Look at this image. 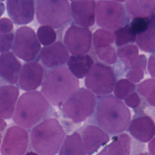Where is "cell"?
Instances as JSON below:
<instances>
[{
    "mask_svg": "<svg viewBox=\"0 0 155 155\" xmlns=\"http://www.w3.org/2000/svg\"><path fill=\"white\" fill-rule=\"evenodd\" d=\"M94 118L97 126L111 135L124 132L131 120L130 110L125 104L111 94L97 100Z\"/></svg>",
    "mask_w": 155,
    "mask_h": 155,
    "instance_id": "1",
    "label": "cell"
},
{
    "mask_svg": "<svg viewBox=\"0 0 155 155\" xmlns=\"http://www.w3.org/2000/svg\"><path fill=\"white\" fill-rule=\"evenodd\" d=\"M79 87L78 78L68 67L61 66L50 69L45 74L41 92L54 106L62 105Z\"/></svg>",
    "mask_w": 155,
    "mask_h": 155,
    "instance_id": "2",
    "label": "cell"
},
{
    "mask_svg": "<svg viewBox=\"0 0 155 155\" xmlns=\"http://www.w3.org/2000/svg\"><path fill=\"white\" fill-rule=\"evenodd\" d=\"M41 91H26L19 97L13 120L25 129H30L47 118L51 106Z\"/></svg>",
    "mask_w": 155,
    "mask_h": 155,
    "instance_id": "3",
    "label": "cell"
},
{
    "mask_svg": "<svg viewBox=\"0 0 155 155\" xmlns=\"http://www.w3.org/2000/svg\"><path fill=\"white\" fill-rule=\"evenodd\" d=\"M65 137L64 130L55 118H46L31 130L32 149L39 155H56Z\"/></svg>",
    "mask_w": 155,
    "mask_h": 155,
    "instance_id": "4",
    "label": "cell"
},
{
    "mask_svg": "<svg viewBox=\"0 0 155 155\" xmlns=\"http://www.w3.org/2000/svg\"><path fill=\"white\" fill-rule=\"evenodd\" d=\"M97 101L96 95L89 89L79 88L62 105V115L74 123H81L94 114Z\"/></svg>",
    "mask_w": 155,
    "mask_h": 155,
    "instance_id": "5",
    "label": "cell"
},
{
    "mask_svg": "<svg viewBox=\"0 0 155 155\" xmlns=\"http://www.w3.org/2000/svg\"><path fill=\"white\" fill-rule=\"evenodd\" d=\"M71 6L67 0H37L36 16L38 22L59 28L70 19Z\"/></svg>",
    "mask_w": 155,
    "mask_h": 155,
    "instance_id": "6",
    "label": "cell"
},
{
    "mask_svg": "<svg viewBox=\"0 0 155 155\" xmlns=\"http://www.w3.org/2000/svg\"><path fill=\"white\" fill-rule=\"evenodd\" d=\"M116 82V75L113 68L102 62L93 64L84 81L86 88L99 97L111 94Z\"/></svg>",
    "mask_w": 155,
    "mask_h": 155,
    "instance_id": "7",
    "label": "cell"
},
{
    "mask_svg": "<svg viewBox=\"0 0 155 155\" xmlns=\"http://www.w3.org/2000/svg\"><path fill=\"white\" fill-rule=\"evenodd\" d=\"M127 11L119 2L99 0L96 6V21L102 28L116 31L127 24Z\"/></svg>",
    "mask_w": 155,
    "mask_h": 155,
    "instance_id": "8",
    "label": "cell"
},
{
    "mask_svg": "<svg viewBox=\"0 0 155 155\" xmlns=\"http://www.w3.org/2000/svg\"><path fill=\"white\" fill-rule=\"evenodd\" d=\"M41 50V43L31 27L22 26L16 30L12 51L18 58L26 62L34 61Z\"/></svg>",
    "mask_w": 155,
    "mask_h": 155,
    "instance_id": "9",
    "label": "cell"
},
{
    "mask_svg": "<svg viewBox=\"0 0 155 155\" xmlns=\"http://www.w3.org/2000/svg\"><path fill=\"white\" fill-rule=\"evenodd\" d=\"M93 41L92 34L87 27L77 25H70L66 30L64 44L70 53L73 55L83 54L88 53Z\"/></svg>",
    "mask_w": 155,
    "mask_h": 155,
    "instance_id": "10",
    "label": "cell"
},
{
    "mask_svg": "<svg viewBox=\"0 0 155 155\" xmlns=\"http://www.w3.org/2000/svg\"><path fill=\"white\" fill-rule=\"evenodd\" d=\"M29 137L26 129L18 125L9 127L1 147L2 155H24L28 145Z\"/></svg>",
    "mask_w": 155,
    "mask_h": 155,
    "instance_id": "11",
    "label": "cell"
},
{
    "mask_svg": "<svg viewBox=\"0 0 155 155\" xmlns=\"http://www.w3.org/2000/svg\"><path fill=\"white\" fill-rule=\"evenodd\" d=\"M44 76V68L41 64L35 61L27 62L22 67L18 84L24 91H34L42 85Z\"/></svg>",
    "mask_w": 155,
    "mask_h": 155,
    "instance_id": "12",
    "label": "cell"
},
{
    "mask_svg": "<svg viewBox=\"0 0 155 155\" xmlns=\"http://www.w3.org/2000/svg\"><path fill=\"white\" fill-rule=\"evenodd\" d=\"M7 13L16 25H25L34 19L36 13L33 0H6Z\"/></svg>",
    "mask_w": 155,
    "mask_h": 155,
    "instance_id": "13",
    "label": "cell"
},
{
    "mask_svg": "<svg viewBox=\"0 0 155 155\" xmlns=\"http://www.w3.org/2000/svg\"><path fill=\"white\" fill-rule=\"evenodd\" d=\"M70 52L64 44L60 41L44 46L41 50L39 58L47 68L51 69L64 66L68 60Z\"/></svg>",
    "mask_w": 155,
    "mask_h": 155,
    "instance_id": "14",
    "label": "cell"
},
{
    "mask_svg": "<svg viewBox=\"0 0 155 155\" xmlns=\"http://www.w3.org/2000/svg\"><path fill=\"white\" fill-rule=\"evenodd\" d=\"M128 130L136 140L141 142H148L155 136V122L148 115L139 113L131 120Z\"/></svg>",
    "mask_w": 155,
    "mask_h": 155,
    "instance_id": "15",
    "label": "cell"
},
{
    "mask_svg": "<svg viewBox=\"0 0 155 155\" xmlns=\"http://www.w3.org/2000/svg\"><path fill=\"white\" fill-rule=\"evenodd\" d=\"M81 135L87 155H92L110 140L109 134L97 125H85Z\"/></svg>",
    "mask_w": 155,
    "mask_h": 155,
    "instance_id": "16",
    "label": "cell"
},
{
    "mask_svg": "<svg viewBox=\"0 0 155 155\" xmlns=\"http://www.w3.org/2000/svg\"><path fill=\"white\" fill-rule=\"evenodd\" d=\"M70 6L71 16L77 25L88 28L94 24L96 4L93 0L73 1Z\"/></svg>",
    "mask_w": 155,
    "mask_h": 155,
    "instance_id": "17",
    "label": "cell"
},
{
    "mask_svg": "<svg viewBox=\"0 0 155 155\" xmlns=\"http://www.w3.org/2000/svg\"><path fill=\"white\" fill-rule=\"evenodd\" d=\"M12 52L1 53L0 56V76L2 80L9 84L18 82L22 65Z\"/></svg>",
    "mask_w": 155,
    "mask_h": 155,
    "instance_id": "18",
    "label": "cell"
},
{
    "mask_svg": "<svg viewBox=\"0 0 155 155\" xmlns=\"http://www.w3.org/2000/svg\"><path fill=\"white\" fill-rule=\"evenodd\" d=\"M19 88L13 84L3 85L0 88V115L4 119L13 117L19 99Z\"/></svg>",
    "mask_w": 155,
    "mask_h": 155,
    "instance_id": "19",
    "label": "cell"
},
{
    "mask_svg": "<svg viewBox=\"0 0 155 155\" xmlns=\"http://www.w3.org/2000/svg\"><path fill=\"white\" fill-rule=\"evenodd\" d=\"M67 67L72 74L78 79L87 76L93 65L94 61L88 54L70 56L67 61Z\"/></svg>",
    "mask_w": 155,
    "mask_h": 155,
    "instance_id": "20",
    "label": "cell"
},
{
    "mask_svg": "<svg viewBox=\"0 0 155 155\" xmlns=\"http://www.w3.org/2000/svg\"><path fill=\"white\" fill-rule=\"evenodd\" d=\"M126 10L133 18H149L155 12V0H126Z\"/></svg>",
    "mask_w": 155,
    "mask_h": 155,
    "instance_id": "21",
    "label": "cell"
},
{
    "mask_svg": "<svg viewBox=\"0 0 155 155\" xmlns=\"http://www.w3.org/2000/svg\"><path fill=\"white\" fill-rule=\"evenodd\" d=\"M59 155H87L81 134L76 131L66 136Z\"/></svg>",
    "mask_w": 155,
    "mask_h": 155,
    "instance_id": "22",
    "label": "cell"
},
{
    "mask_svg": "<svg viewBox=\"0 0 155 155\" xmlns=\"http://www.w3.org/2000/svg\"><path fill=\"white\" fill-rule=\"evenodd\" d=\"M131 140L130 136L126 133L116 135L112 142L107 146L106 155H130Z\"/></svg>",
    "mask_w": 155,
    "mask_h": 155,
    "instance_id": "23",
    "label": "cell"
},
{
    "mask_svg": "<svg viewBox=\"0 0 155 155\" xmlns=\"http://www.w3.org/2000/svg\"><path fill=\"white\" fill-rule=\"evenodd\" d=\"M117 57L124 65L126 70L135 63L139 56V50L137 45L129 44L119 47L117 50Z\"/></svg>",
    "mask_w": 155,
    "mask_h": 155,
    "instance_id": "24",
    "label": "cell"
},
{
    "mask_svg": "<svg viewBox=\"0 0 155 155\" xmlns=\"http://www.w3.org/2000/svg\"><path fill=\"white\" fill-rule=\"evenodd\" d=\"M136 42L140 50L146 53H155V29L149 27L137 35Z\"/></svg>",
    "mask_w": 155,
    "mask_h": 155,
    "instance_id": "25",
    "label": "cell"
},
{
    "mask_svg": "<svg viewBox=\"0 0 155 155\" xmlns=\"http://www.w3.org/2000/svg\"><path fill=\"white\" fill-rule=\"evenodd\" d=\"M147 63V57L144 54H139L137 61L127 71V78L134 83L139 82L144 77Z\"/></svg>",
    "mask_w": 155,
    "mask_h": 155,
    "instance_id": "26",
    "label": "cell"
},
{
    "mask_svg": "<svg viewBox=\"0 0 155 155\" xmlns=\"http://www.w3.org/2000/svg\"><path fill=\"white\" fill-rule=\"evenodd\" d=\"M137 91L150 105L155 107V78H149L139 83Z\"/></svg>",
    "mask_w": 155,
    "mask_h": 155,
    "instance_id": "27",
    "label": "cell"
},
{
    "mask_svg": "<svg viewBox=\"0 0 155 155\" xmlns=\"http://www.w3.org/2000/svg\"><path fill=\"white\" fill-rule=\"evenodd\" d=\"M115 43L118 47L136 42L137 35L133 31L130 24H126L114 31Z\"/></svg>",
    "mask_w": 155,
    "mask_h": 155,
    "instance_id": "28",
    "label": "cell"
},
{
    "mask_svg": "<svg viewBox=\"0 0 155 155\" xmlns=\"http://www.w3.org/2000/svg\"><path fill=\"white\" fill-rule=\"evenodd\" d=\"M136 88H137V87L134 82L127 78H123L116 82L113 93L117 98L124 100L129 94L135 91Z\"/></svg>",
    "mask_w": 155,
    "mask_h": 155,
    "instance_id": "29",
    "label": "cell"
},
{
    "mask_svg": "<svg viewBox=\"0 0 155 155\" xmlns=\"http://www.w3.org/2000/svg\"><path fill=\"white\" fill-rule=\"evenodd\" d=\"M36 35L40 43L44 46L54 44L57 38V34L54 28L47 25H42L38 27Z\"/></svg>",
    "mask_w": 155,
    "mask_h": 155,
    "instance_id": "30",
    "label": "cell"
},
{
    "mask_svg": "<svg viewBox=\"0 0 155 155\" xmlns=\"http://www.w3.org/2000/svg\"><path fill=\"white\" fill-rule=\"evenodd\" d=\"M114 41H115L114 33L105 28H101L96 30L93 35L94 48L111 45Z\"/></svg>",
    "mask_w": 155,
    "mask_h": 155,
    "instance_id": "31",
    "label": "cell"
},
{
    "mask_svg": "<svg viewBox=\"0 0 155 155\" xmlns=\"http://www.w3.org/2000/svg\"><path fill=\"white\" fill-rule=\"evenodd\" d=\"M94 50L97 57L104 63L111 65L116 62L117 52L111 45L95 47Z\"/></svg>",
    "mask_w": 155,
    "mask_h": 155,
    "instance_id": "32",
    "label": "cell"
},
{
    "mask_svg": "<svg viewBox=\"0 0 155 155\" xmlns=\"http://www.w3.org/2000/svg\"><path fill=\"white\" fill-rule=\"evenodd\" d=\"M133 31L137 35L150 27L149 18H134L130 24Z\"/></svg>",
    "mask_w": 155,
    "mask_h": 155,
    "instance_id": "33",
    "label": "cell"
},
{
    "mask_svg": "<svg viewBox=\"0 0 155 155\" xmlns=\"http://www.w3.org/2000/svg\"><path fill=\"white\" fill-rule=\"evenodd\" d=\"M15 39V35L10 32L0 35V51L1 53L9 51L12 48Z\"/></svg>",
    "mask_w": 155,
    "mask_h": 155,
    "instance_id": "34",
    "label": "cell"
},
{
    "mask_svg": "<svg viewBox=\"0 0 155 155\" xmlns=\"http://www.w3.org/2000/svg\"><path fill=\"white\" fill-rule=\"evenodd\" d=\"M141 97L137 91H134L124 99V103L127 106L134 110L137 109L141 104Z\"/></svg>",
    "mask_w": 155,
    "mask_h": 155,
    "instance_id": "35",
    "label": "cell"
},
{
    "mask_svg": "<svg viewBox=\"0 0 155 155\" xmlns=\"http://www.w3.org/2000/svg\"><path fill=\"white\" fill-rule=\"evenodd\" d=\"M13 21L7 18H2L0 20V34L10 33L13 28Z\"/></svg>",
    "mask_w": 155,
    "mask_h": 155,
    "instance_id": "36",
    "label": "cell"
},
{
    "mask_svg": "<svg viewBox=\"0 0 155 155\" xmlns=\"http://www.w3.org/2000/svg\"><path fill=\"white\" fill-rule=\"evenodd\" d=\"M147 69L151 76L155 78V53H153L148 58Z\"/></svg>",
    "mask_w": 155,
    "mask_h": 155,
    "instance_id": "37",
    "label": "cell"
},
{
    "mask_svg": "<svg viewBox=\"0 0 155 155\" xmlns=\"http://www.w3.org/2000/svg\"><path fill=\"white\" fill-rule=\"evenodd\" d=\"M148 148L151 155H155V136L150 141L148 145Z\"/></svg>",
    "mask_w": 155,
    "mask_h": 155,
    "instance_id": "38",
    "label": "cell"
},
{
    "mask_svg": "<svg viewBox=\"0 0 155 155\" xmlns=\"http://www.w3.org/2000/svg\"><path fill=\"white\" fill-rule=\"evenodd\" d=\"M150 21V27L153 28L155 29V12L149 17Z\"/></svg>",
    "mask_w": 155,
    "mask_h": 155,
    "instance_id": "39",
    "label": "cell"
},
{
    "mask_svg": "<svg viewBox=\"0 0 155 155\" xmlns=\"http://www.w3.org/2000/svg\"><path fill=\"white\" fill-rule=\"evenodd\" d=\"M7 123L5 122L4 118L1 117V124H0V130L1 131H2L6 127Z\"/></svg>",
    "mask_w": 155,
    "mask_h": 155,
    "instance_id": "40",
    "label": "cell"
},
{
    "mask_svg": "<svg viewBox=\"0 0 155 155\" xmlns=\"http://www.w3.org/2000/svg\"><path fill=\"white\" fill-rule=\"evenodd\" d=\"M107 146H105L104 148L103 149H102V150L96 155H106L107 153Z\"/></svg>",
    "mask_w": 155,
    "mask_h": 155,
    "instance_id": "41",
    "label": "cell"
},
{
    "mask_svg": "<svg viewBox=\"0 0 155 155\" xmlns=\"http://www.w3.org/2000/svg\"><path fill=\"white\" fill-rule=\"evenodd\" d=\"M0 10H1V15H2L4 13V12L5 11V5L4 4L1 2V5H0Z\"/></svg>",
    "mask_w": 155,
    "mask_h": 155,
    "instance_id": "42",
    "label": "cell"
},
{
    "mask_svg": "<svg viewBox=\"0 0 155 155\" xmlns=\"http://www.w3.org/2000/svg\"><path fill=\"white\" fill-rule=\"evenodd\" d=\"M24 155H39L37 153H36L35 151H28L25 154H24Z\"/></svg>",
    "mask_w": 155,
    "mask_h": 155,
    "instance_id": "43",
    "label": "cell"
},
{
    "mask_svg": "<svg viewBox=\"0 0 155 155\" xmlns=\"http://www.w3.org/2000/svg\"><path fill=\"white\" fill-rule=\"evenodd\" d=\"M135 155H151V154H148V153H140L136 154Z\"/></svg>",
    "mask_w": 155,
    "mask_h": 155,
    "instance_id": "44",
    "label": "cell"
},
{
    "mask_svg": "<svg viewBox=\"0 0 155 155\" xmlns=\"http://www.w3.org/2000/svg\"><path fill=\"white\" fill-rule=\"evenodd\" d=\"M111 1H117V2H124L126 1V0H111Z\"/></svg>",
    "mask_w": 155,
    "mask_h": 155,
    "instance_id": "45",
    "label": "cell"
},
{
    "mask_svg": "<svg viewBox=\"0 0 155 155\" xmlns=\"http://www.w3.org/2000/svg\"><path fill=\"white\" fill-rule=\"evenodd\" d=\"M70 1L73 2V1H85V0H70Z\"/></svg>",
    "mask_w": 155,
    "mask_h": 155,
    "instance_id": "46",
    "label": "cell"
},
{
    "mask_svg": "<svg viewBox=\"0 0 155 155\" xmlns=\"http://www.w3.org/2000/svg\"><path fill=\"white\" fill-rule=\"evenodd\" d=\"M1 1H5V0H1Z\"/></svg>",
    "mask_w": 155,
    "mask_h": 155,
    "instance_id": "47",
    "label": "cell"
}]
</instances>
